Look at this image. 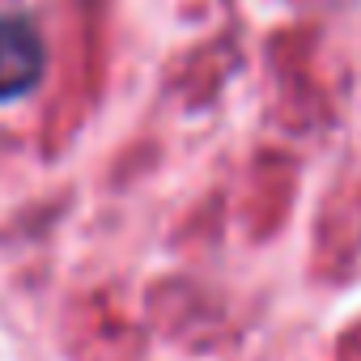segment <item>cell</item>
<instances>
[{
  "label": "cell",
  "instance_id": "obj_1",
  "mask_svg": "<svg viewBox=\"0 0 361 361\" xmlns=\"http://www.w3.org/2000/svg\"><path fill=\"white\" fill-rule=\"evenodd\" d=\"M43 35L26 13L0 18V102H18L43 81Z\"/></svg>",
  "mask_w": 361,
  "mask_h": 361
}]
</instances>
